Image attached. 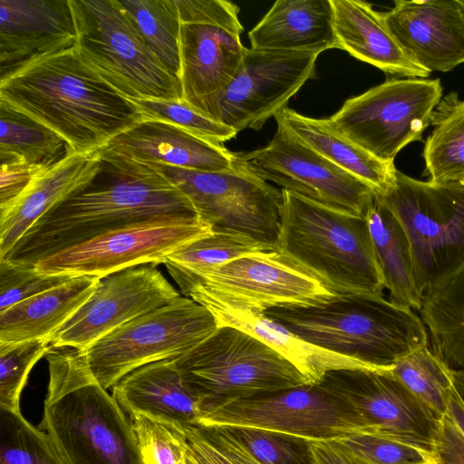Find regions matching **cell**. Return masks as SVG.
Wrapping results in <instances>:
<instances>
[{
    "label": "cell",
    "instance_id": "obj_1",
    "mask_svg": "<svg viewBox=\"0 0 464 464\" xmlns=\"http://www.w3.org/2000/svg\"><path fill=\"white\" fill-rule=\"evenodd\" d=\"M99 151L97 175L44 214L1 260L34 266L45 256L120 227L199 218L191 200L152 163Z\"/></svg>",
    "mask_w": 464,
    "mask_h": 464
},
{
    "label": "cell",
    "instance_id": "obj_2",
    "mask_svg": "<svg viewBox=\"0 0 464 464\" xmlns=\"http://www.w3.org/2000/svg\"><path fill=\"white\" fill-rule=\"evenodd\" d=\"M0 101L55 132L72 153L104 149L141 121L136 107L87 66L75 45L0 75Z\"/></svg>",
    "mask_w": 464,
    "mask_h": 464
},
{
    "label": "cell",
    "instance_id": "obj_3",
    "mask_svg": "<svg viewBox=\"0 0 464 464\" xmlns=\"http://www.w3.org/2000/svg\"><path fill=\"white\" fill-rule=\"evenodd\" d=\"M38 428L65 464H143L132 420L92 375L82 351L52 349Z\"/></svg>",
    "mask_w": 464,
    "mask_h": 464
},
{
    "label": "cell",
    "instance_id": "obj_4",
    "mask_svg": "<svg viewBox=\"0 0 464 464\" xmlns=\"http://www.w3.org/2000/svg\"><path fill=\"white\" fill-rule=\"evenodd\" d=\"M263 314L302 339L374 371H391L400 360L428 345L422 320L411 308L383 296L336 294Z\"/></svg>",
    "mask_w": 464,
    "mask_h": 464
},
{
    "label": "cell",
    "instance_id": "obj_5",
    "mask_svg": "<svg viewBox=\"0 0 464 464\" xmlns=\"http://www.w3.org/2000/svg\"><path fill=\"white\" fill-rule=\"evenodd\" d=\"M281 190L276 250L334 294L382 296L385 287L366 218Z\"/></svg>",
    "mask_w": 464,
    "mask_h": 464
},
{
    "label": "cell",
    "instance_id": "obj_6",
    "mask_svg": "<svg viewBox=\"0 0 464 464\" xmlns=\"http://www.w3.org/2000/svg\"><path fill=\"white\" fill-rule=\"evenodd\" d=\"M175 363L201 416L239 399L312 383L267 344L228 325L218 326Z\"/></svg>",
    "mask_w": 464,
    "mask_h": 464
},
{
    "label": "cell",
    "instance_id": "obj_7",
    "mask_svg": "<svg viewBox=\"0 0 464 464\" xmlns=\"http://www.w3.org/2000/svg\"><path fill=\"white\" fill-rule=\"evenodd\" d=\"M82 61L125 98L182 101L179 81L146 44L119 0H69Z\"/></svg>",
    "mask_w": 464,
    "mask_h": 464
},
{
    "label": "cell",
    "instance_id": "obj_8",
    "mask_svg": "<svg viewBox=\"0 0 464 464\" xmlns=\"http://www.w3.org/2000/svg\"><path fill=\"white\" fill-rule=\"evenodd\" d=\"M377 196L406 232L422 296L464 270V181L433 183L396 170L393 184Z\"/></svg>",
    "mask_w": 464,
    "mask_h": 464
},
{
    "label": "cell",
    "instance_id": "obj_9",
    "mask_svg": "<svg viewBox=\"0 0 464 464\" xmlns=\"http://www.w3.org/2000/svg\"><path fill=\"white\" fill-rule=\"evenodd\" d=\"M218 327L206 307L180 295L120 326L82 352L92 375L107 390L141 366L178 359Z\"/></svg>",
    "mask_w": 464,
    "mask_h": 464
},
{
    "label": "cell",
    "instance_id": "obj_10",
    "mask_svg": "<svg viewBox=\"0 0 464 464\" xmlns=\"http://www.w3.org/2000/svg\"><path fill=\"white\" fill-rule=\"evenodd\" d=\"M441 98L439 78H393L346 100L326 121L373 157L393 163L402 148L421 140Z\"/></svg>",
    "mask_w": 464,
    "mask_h": 464
},
{
    "label": "cell",
    "instance_id": "obj_11",
    "mask_svg": "<svg viewBox=\"0 0 464 464\" xmlns=\"http://www.w3.org/2000/svg\"><path fill=\"white\" fill-rule=\"evenodd\" d=\"M182 101L213 119L216 101L246 51L239 7L227 0H177Z\"/></svg>",
    "mask_w": 464,
    "mask_h": 464
},
{
    "label": "cell",
    "instance_id": "obj_12",
    "mask_svg": "<svg viewBox=\"0 0 464 464\" xmlns=\"http://www.w3.org/2000/svg\"><path fill=\"white\" fill-rule=\"evenodd\" d=\"M198 423L260 429L308 440L371 433L348 402L319 383L239 399L202 415Z\"/></svg>",
    "mask_w": 464,
    "mask_h": 464
},
{
    "label": "cell",
    "instance_id": "obj_13",
    "mask_svg": "<svg viewBox=\"0 0 464 464\" xmlns=\"http://www.w3.org/2000/svg\"><path fill=\"white\" fill-rule=\"evenodd\" d=\"M212 232L200 218L138 222L45 256L34 266L45 275L102 278L129 267L164 264L173 253Z\"/></svg>",
    "mask_w": 464,
    "mask_h": 464
},
{
    "label": "cell",
    "instance_id": "obj_14",
    "mask_svg": "<svg viewBox=\"0 0 464 464\" xmlns=\"http://www.w3.org/2000/svg\"><path fill=\"white\" fill-rule=\"evenodd\" d=\"M150 163L186 194L199 218L213 230L242 233L276 249L281 188L237 166L227 171H200Z\"/></svg>",
    "mask_w": 464,
    "mask_h": 464
},
{
    "label": "cell",
    "instance_id": "obj_15",
    "mask_svg": "<svg viewBox=\"0 0 464 464\" xmlns=\"http://www.w3.org/2000/svg\"><path fill=\"white\" fill-rule=\"evenodd\" d=\"M334 295L318 278L275 249L246 254L210 269L188 297L203 306L264 313Z\"/></svg>",
    "mask_w": 464,
    "mask_h": 464
},
{
    "label": "cell",
    "instance_id": "obj_16",
    "mask_svg": "<svg viewBox=\"0 0 464 464\" xmlns=\"http://www.w3.org/2000/svg\"><path fill=\"white\" fill-rule=\"evenodd\" d=\"M235 154L236 166L342 212L366 218L375 198L366 183L298 140L279 123L266 147Z\"/></svg>",
    "mask_w": 464,
    "mask_h": 464
},
{
    "label": "cell",
    "instance_id": "obj_17",
    "mask_svg": "<svg viewBox=\"0 0 464 464\" xmlns=\"http://www.w3.org/2000/svg\"><path fill=\"white\" fill-rule=\"evenodd\" d=\"M318 383L348 402L371 433L434 454L442 419L391 371L332 370Z\"/></svg>",
    "mask_w": 464,
    "mask_h": 464
},
{
    "label": "cell",
    "instance_id": "obj_18",
    "mask_svg": "<svg viewBox=\"0 0 464 464\" xmlns=\"http://www.w3.org/2000/svg\"><path fill=\"white\" fill-rule=\"evenodd\" d=\"M318 55L247 48L238 72L216 101L213 119L237 133L246 129L259 131L314 77Z\"/></svg>",
    "mask_w": 464,
    "mask_h": 464
},
{
    "label": "cell",
    "instance_id": "obj_19",
    "mask_svg": "<svg viewBox=\"0 0 464 464\" xmlns=\"http://www.w3.org/2000/svg\"><path fill=\"white\" fill-rule=\"evenodd\" d=\"M180 296L157 266L129 267L101 278L90 298L51 338L53 349L84 351L130 321Z\"/></svg>",
    "mask_w": 464,
    "mask_h": 464
},
{
    "label": "cell",
    "instance_id": "obj_20",
    "mask_svg": "<svg viewBox=\"0 0 464 464\" xmlns=\"http://www.w3.org/2000/svg\"><path fill=\"white\" fill-rule=\"evenodd\" d=\"M382 17L406 54L430 72L464 63L461 0H396Z\"/></svg>",
    "mask_w": 464,
    "mask_h": 464
},
{
    "label": "cell",
    "instance_id": "obj_21",
    "mask_svg": "<svg viewBox=\"0 0 464 464\" xmlns=\"http://www.w3.org/2000/svg\"><path fill=\"white\" fill-rule=\"evenodd\" d=\"M75 42L69 0H0V75Z\"/></svg>",
    "mask_w": 464,
    "mask_h": 464
},
{
    "label": "cell",
    "instance_id": "obj_22",
    "mask_svg": "<svg viewBox=\"0 0 464 464\" xmlns=\"http://www.w3.org/2000/svg\"><path fill=\"white\" fill-rule=\"evenodd\" d=\"M130 160L200 171H227L236 167V154L223 144L198 138L160 121L143 120L102 149Z\"/></svg>",
    "mask_w": 464,
    "mask_h": 464
},
{
    "label": "cell",
    "instance_id": "obj_23",
    "mask_svg": "<svg viewBox=\"0 0 464 464\" xmlns=\"http://www.w3.org/2000/svg\"><path fill=\"white\" fill-rule=\"evenodd\" d=\"M100 168L99 150L69 151L38 175L14 206L0 215V260L44 214L88 184Z\"/></svg>",
    "mask_w": 464,
    "mask_h": 464
},
{
    "label": "cell",
    "instance_id": "obj_24",
    "mask_svg": "<svg viewBox=\"0 0 464 464\" xmlns=\"http://www.w3.org/2000/svg\"><path fill=\"white\" fill-rule=\"evenodd\" d=\"M111 394L130 417L141 414L177 428L197 424L201 417L198 401L175 360L132 371L112 387Z\"/></svg>",
    "mask_w": 464,
    "mask_h": 464
},
{
    "label": "cell",
    "instance_id": "obj_25",
    "mask_svg": "<svg viewBox=\"0 0 464 464\" xmlns=\"http://www.w3.org/2000/svg\"><path fill=\"white\" fill-rule=\"evenodd\" d=\"M338 49L385 73L427 79L430 72L412 61L388 30L380 12L361 0H330Z\"/></svg>",
    "mask_w": 464,
    "mask_h": 464
},
{
    "label": "cell",
    "instance_id": "obj_26",
    "mask_svg": "<svg viewBox=\"0 0 464 464\" xmlns=\"http://www.w3.org/2000/svg\"><path fill=\"white\" fill-rule=\"evenodd\" d=\"M250 49L322 52L337 48L330 0H277L248 33Z\"/></svg>",
    "mask_w": 464,
    "mask_h": 464
},
{
    "label": "cell",
    "instance_id": "obj_27",
    "mask_svg": "<svg viewBox=\"0 0 464 464\" xmlns=\"http://www.w3.org/2000/svg\"><path fill=\"white\" fill-rule=\"evenodd\" d=\"M101 278L82 276L0 313V343L47 340L90 298Z\"/></svg>",
    "mask_w": 464,
    "mask_h": 464
},
{
    "label": "cell",
    "instance_id": "obj_28",
    "mask_svg": "<svg viewBox=\"0 0 464 464\" xmlns=\"http://www.w3.org/2000/svg\"><path fill=\"white\" fill-rule=\"evenodd\" d=\"M204 307L214 315L218 326L237 327L254 335L295 365L312 383H318L332 370H370L354 360L302 339L263 313L215 304Z\"/></svg>",
    "mask_w": 464,
    "mask_h": 464
},
{
    "label": "cell",
    "instance_id": "obj_29",
    "mask_svg": "<svg viewBox=\"0 0 464 464\" xmlns=\"http://www.w3.org/2000/svg\"><path fill=\"white\" fill-rule=\"evenodd\" d=\"M298 140L361 179L375 195L383 194L394 182V163L383 162L334 130L326 119H314L284 108L275 115Z\"/></svg>",
    "mask_w": 464,
    "mask_h": 464
},
{
    "label": "cell",
    "instance_id": "obj_30",
    "mask_svg": "<svg viewBox=\"0 0 464 464\" xmlns=\"http://www.w3.org/2000/svg\"><path fill=\"white\" fill-rule=\"evenodd\" d=\"M365 218L390 301L419 310L423 296L416 286L411 245L403 227L377 195Z\"/></svg>",
    "mask_w": 464,
    "mask_h": 464
},
{
    "label": "cell",
    "instance_id": "obj_31",
    "mask_svg": "<svg viewBox=\"0 0 464 464\" xmlns=\"http://www.w3.org/2000/svg\"><path fill=\"white\" fill-rule=\"evenodd\" d=\"M419 311L432 351L453 371H464V270L425 293Z\"/></svg>",
    "mask_w": 464,
    "mask_h": 464
},
{
    "label": "cell",
    "instance_id": "obj_32",
    "mask_svg": "<svg viewBox=\"0 0 464 464\" xmlns=\"http://www.w3.org/2000/svg\"><path fill=\"white\" fill-rule=\"evenodd\" d=\"M269 250L275 249L247 235L213 230L170 255L164 265L181 294L188 297L190 290L210 269L246 254Z\"/></svg>",
    "mask_w": 464,
    "mask_h": 464
},
{
    "label": "cell",
    "instance_id": "obj_33",
    "mask_svg": "<svg viewBox=\"0 0 464 464\" xmlns=\"http://www.w3.org/2000/svg\"><path fill=\"white\" fill-rule=\"evenodd\" d=\"M424 176L433 183L464 181V100L456 92L442 96L430 117Z\"/></svg>",
    "mask_w": 464,
    "mask_h": 464
},
{
    "label": "cell",
    "instance_id": "obj_34",
    "mask_svg": "<svg viewBox=\"0 0 464 464\" xmlns=\"http://www.w3.org/2000/svg\"><path fill=\"white\" fill-rule=\"evenodd\" d=\"M69 152L65 141L44 125L0 101L1 164L53 165Z\"/></svg>",
    "mask_w": 464,
    "mask_h": 464
},
{
    "label": "cell",
    "instance_id": "obj_35",
    "mask_svg": "<svg viewBox=\"0 0 464 464\" xmlns=\"http://www.w3.org/2000/svg\"><path fill=\"white\" fill-rule=\"evenodd\" d=\"M119 2L151 51L179 81L180 21L177 0Z\"/></svg>",
    "mask_w": 464,
    "mask_h": 464
},
{
    "label": "cell",
    "instance_id": "obj_36",
    "mask_svg": "<svg viewBox=\"0 0 464 464\" xmlns=\"http://www.w3.org/2000/svg\"><path fill=\"white\" fill-rule=\"evenodd\" d=\"M391 372L438 417L443 419L450 395L456 388L454 371L428 345L400 360Z\"/></svg>",
    "mask_w": 464,
    "mask_h": 464
},
{
    "label": "cell",
    "instance_id": "obj_37",
    "mask_svg": "<svg viewBox=\"0 0 464 464\" xmlns=\"http://www.w3.org/2000/svg\"><path fill=\"white\" fill-rule=\"evenodd\" d=\"M0 464H65L49 436L21 411L0 409Z\"/></svg>",
    "mask_w": 464,
    "mask_h": 464
},
{
    "label": "cell",
    "instance_id": "obj_38",
    "mask_svg": "<svg viewBox=\"0 0 464 464\" xmlns=\"http://www.w3.org/2000/svg\"><path fill=\"white\" fill-rule=\"evenodd\" d=\"M330 440L354 464H435L434 454L378 434L353 433Z\"/></svg>",
    "mask_w": 464,
    "mask_h": 464
},
{
    "label": "cell",
    "instance_id": "obj_39",
    "mask_svg": "<svg viewBox=\"0 0 464 464\" xmlns=\"http://www.w3.org/2000/svg\"><path fill=\"white\" fill-rule=\"evenodd\" d=\"M138 110L143 120H153L176 125L206 140L223 144L235 138L236 130L199 112L183 101L126 98Z\"/></svg>",
    "mask_w": 464,
    "mask_h": 464
},
{
    "label": "cell",
    "instance_id": "obj_40",
    "mask_svg": "<svg viewBox=\"0 0 464 464\" xmlns=\"http://www.w3.org/2000/svg\"><path fill=\"white\" fill-rule=\"evenodd\" d=\"M220 428L259 464H313L308 440L260 429Z\"/></svg>",
    "mask_w": 464,
    "mask_h": 464
},
{
    "label": "cell",
    "instance_id": "obj_41",
    "mask_svg": "<svg viewBox=\"0 0 464 464\" xmlns=\"http://www.w3.org/2000/svg\"><path fill=\"white\" fill-rule=\"evenodd\" d=\"M52 349L47 340L0 343V409L21 411L20 398L29 373Z\"/></svg>",
    "mask_w": 464,
    "mask_h": 464
},
{
    "label": "cell",
    "instance_id": "obj_42",
    "mask_svg": "<svg viewBox=\"0 0 464 464\" xmlns=\"http://www.w3.org/2000/svg\"><path fill=\"white\" fill-rule=\"evenodd\" d=\"M179 429L187 464H259L220 427L197 423Z\"/></svg>",
    "mask_w": 464,
    "mask_h": 464
},
{
    "label": "cell",
    "instance_id": "obj_43",
    "mask_svg": "<svg viewBox=\"0 0 464 464\" xmlns=\"http://www.w3.org/2000/svg\"><path fill=\"white\" fill-rule=\"evenodd\" d=\"M130 418L143 464H187L181 429L141 414Z\"/></svg>",
    "mask_w": 464,
    "mask_h": 464
},
{
    "label": "cell",
    "instance_id": "obj_44",
    "mask_svg": "<svg viewBox=\"0 0 464 464\" xmlns=\"http://www.w3.org/2000/svg\"><path fill=\"white\" fill-rule=\"evenodd\" d=\"M72 278L67 275L42 274L34 266L0 260V313Z\"/></svg>",
    "mask_w": 464,
    "mask_h": 464
},
{
    "label": "cell",
    "instance_id": "obj_45",
    "mask_svg": "<svg viewBox=\"0 0 464 464\" xmlns=\"http://www.w3.org/2000/svg\"><path fill=\"white\" fill-rule=\"evenodd\" d=\"M48 167L43 164L24 162L1 164L0 215L9 210L36 177Z\"/></svg>",
    "mask_w": 464,
    "mask_h": 464
},
{
    "label": "cell",
    "instance_id": "obj_46",
    "mask_svg": "<svg viewBox=\"0 0 464 464\" xmlns=\"http://www.w3.org/2000/svg\"><path fill=\"white\" fill-rule=\"evenodd\" d=\"M434 456L435 464H464V435L446 415L441 421Z\"/></svg>",
    "mask_w": 464,
    "mask_h": 464
},
{
    "label": "cell",
    "instance_id": "obj_47",
    "mask_svg": "<svg viewBox=\"0 0 464 464\" xmlns=\"http://www.w3.org/2000/svg\"><path fill=\"white\" fill-rule=\"evenodd\" d=\"M313 464H354L330 440H309Z\"/></svg>",
    "mask_w": 464,
    "mask_h": 464
},
{
    "label": "cell",
    "instance_id": "obj_48",
    "mask_svg": "<svg viewBox=\"0 0 464 464\" xmlns=\"http://www.w3.org/2000/svg\"><path fill=\"white\" fill-rule=\"evenodd\" d=\"M455 386L464 401V371H454Z\"/></svg>",
    "mask_w": 464,
    "mask_h": 464
},
{
    "label": "cell",
    "instance_id": "obj_49",
    "mask_svg": "<svg viewBox=\"0 0 464 464\" xmlns=\"http://www.w3.org/2000/svg\"><path fill=\"white\" fill-rule=\"evenodd\" d=\"M461 2H462L463 9H464V0H461Z\"/></svg>",
    "mask_w": 464,
    "mask_h": 464
}]
</instances>
